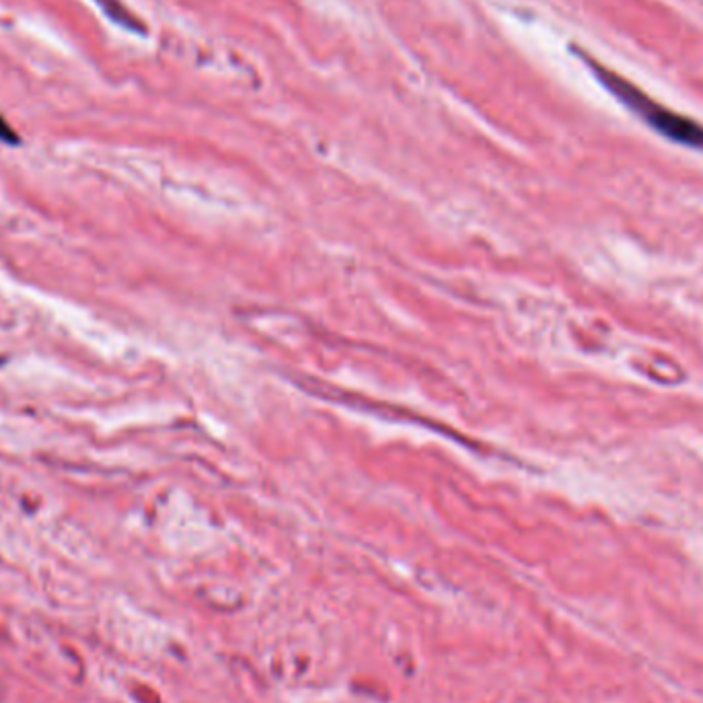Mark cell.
I'll return each mask as SVG.
<instances>
[{"instance_id": "obj_2", "label": "cell", "mask_w": 703, "mask_h": 703, "mask_svg": "<svg viewBox=\"0 0 703 703\" xmlns=\"http://www.w3.org/2000/svg\"><path fill=\"white\" fill-rule=\"evenodd\" d=\"M0 143H4V145H19L21 143L19 134L9 126V122L2 117V114H0Z\"/></svg>"}, {"instance_id": "obj_1", "label": "cell", "mask_w": 703, "mask_h": 703, "mask_svg": "<svg viewBox=\"0 0 703 703\" xmlns=\"http://www.w3.org/2000/svg\"><path fill=\"white\" fill-rule=\"evenodd\" d=\"M589 60V58H587ZM589 66L594 70V75L601 79L606 89L625 103L634 114L642 117L653 131L662 134L677 145H683L689 148H703V126H700L695 120L685 117V115L671 112L656 103L655 99L648 98L644 91H639L636 84L615 75L605 66L589 60Z\"/></svg>"}, {"instance_id": "obj_3", "label": "cell", "mask_w": 703, "mask_h": 703, "mask_svg": "<svg viewBox=\"0 0 703 703\" xmlns=\"http://www.w3.org/2000/svg\"><path fill=\"white\" fill-rule=\"evenodd\" d=\"M0 364H2V359H0Z\"/></svg>"}]
</instances>
